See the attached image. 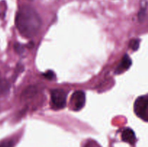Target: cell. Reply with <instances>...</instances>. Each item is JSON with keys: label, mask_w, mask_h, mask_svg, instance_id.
I'll return each mask as SVG.
<instances>
[{"label": "cell", "mask_w": 148, "mask_h": 147, "mask_svg": "<svg viewBox=\"0 0 148 147\" xmlns=\"http://www.w3.org/2000/svg\"><path fill=\"white\" fill-rule=\"evenodd\" d=\"M121 138L124 142H127L128 144L134 145L136 141L135 133L132 130L131 128H127L124 129V131L121 133Z\"/></svg>", "instance_id": "8992f818"}, {"label": "cell", "mask_w": 148, "mask_h": 147, "mask_svg": "<svg viewBox=\"0 0 148 147\" xmlns=\"http://www.w3.org/2000/svg\"><path fill=\"white\" fill-rule=\"evenodd\" d=\"M15 141L14 139H7L0 142V147H14Z\"/></svg>", "instance_id": "8fae6325"}, {"label": "cell", "mask_w": 148, "mask_h": 147, "mask_svg": "<svg viewBox=\"0 0 148 147\" xmlns=\"http://www.w3.org/2000/svg\"><path fill=\"white\" fill-rule=\"evenodd\" d=\"M134 108L137 116L148 121V96H141L137 98L134 102Z\"/></svg>", "instance_id": "3957f363"}, {"label": "cell", "mask_w": 148, "mask_h": 147, "mask_svg": "<svg viewBox=\"0 0 148 147\" xmlns=\"http://www.w3.org/2000/svg\"><path fill=\"white\" fill-rule=\"evenodd\" d=\"M83 147H98L96 143L93 142V141H89V142L86 143Z\"/></svg>", "instance_id": "5bb4252c"}, {"label": "cell", "mask_w": 148, "mask_h": 147, "mask_svg": "<svg viewBox=\"0 0 148 147\" xmlns=\"http://www.w3.org/2000/svg\"><path fill=\"white\" fill-rule=\"evenodd\" d=\"M38 89L34 86H30L26 88L24 91H23V94L21 95V99L23 100H27V99H30L33 97L37 94Z\"/></svg>", "instance_id": "52a82bcc"}, {"label": "cell", "mask_w": 148, "mask_h": 147, "mask_svg": "<svg viewBox=\"0 0 148 147\" xmlns=\"http://www.w3.org/2000/svg\"><path fill=\"white\" fill-rule=\"evenodd\" d=\"M43 76L47 79H49V80H52L55 78L54 73L52 71H48L45 72V73L43 74Z\"/></svg>", "instance_id": "7c38bea8"}, {"label": "cell", "mask_w": 148, "mask_h": 147, "mask_svg": "<svg viewBox=\"0 0 148 147\" xmlns=\"http://www.w3.org/2000/svg\"><path fill=\"white\" fill-rule=\"evenodd\" d=\"M140 40L139 39H132V40H130V43H129V46L133 50H137L140 47Z\"/></svg>", "instance_id": "30bf717a"}, {"label": "cell", "mask_w": 148, "mask_h": 147, "mask_svg": "<svg viewBox=\"0 0 148 147\" xmlns=\"http://www.w3.org/2000/svg\"><path fill=\"white\" fill-rule=\"evenodd\" d=\"M85 104V95L84 92L77 90L72 94L70 99V105L72 109L75 111L79 110Z\"/></svg>", "instance_id": "277c9868"}, {"label": "cell", "mask_w": 148, "mask_h": 147, "mask_svg": "<svg viewBox=\"0 0 148 147\" xmlns=\"http://www.w3.org/2000/svg\"><path fill=\"white\" fill-rule=\"evenodd\" d=\"M52 106L55 109H62L66 105V93L62 89H53L51 91Z\"/></svg>", "instance_id": "7a4b0ae2"}, {"label": "cell", "mask_w": 148, "mask_h": 147, "mask_svg": "<svg viewBox=\"0 0 148 147\" xmlns=\"http://www.w3.org/2000/svg\"><path fill=\"white\" fill-rule=\"evenodd\" d=\"M14 48H15V50L19 53H21L23 52V47L21 44H19V43H16L14 45Z\"/></svg>", "instance_id": "4fadbf2b"}, {"label": "cell", "mask_w": 148, "mask_h": 147, "mask_svg": "<svg viewBox=\"0 0 148 147\" xmlns=\"http://www.w3.org/2000/svg\"><path fill=\"white\" fill-rule=\"evenodd\" d=\"M147 7V0H142L141 1V7L138 13V19L140 21H143L145 20L146 15V10Z\"/></svg>", "instance_id": "ba28073f"}, {"label": "cell", "mask_w": 148, "mask_h": 147, "mask_svg": "<svg viewBox=\"0 0 148 147\" xmlns=\"http://www.w3.org/2000/svg\"><path fill=\"white\" fill-rule=\"evenodd\" d=\"M10 89V84L6 80H0V95H4Z\"/></svg>", "instance_id": "9c48e42d"}, {"label": "cell", "mask_w": 148, "mask_h": 147, "mask_svg": "<svg viewBox=\"0 0 148 147\" xmlns=\"http://www.w3.org/2000/svg\"><path fill=\"white\" fill-rule=\"evenodd\" d=\"M132 65V60L130 58V56L127 54H125L123 58L121 59V61H120L119 64L117 66L116 69L115 71V73L116 74H119L123 73L125 71L128 70L129 68Z\"/></svg>", "instance_id": "5b68a950"}, {"label": "cell", "mask_w": 148, "mask_h": 147, "mask_svg": "<svg viewBox=\"0 0 148 147\" xmlns=\"http://www.w3.org/2000/svg\"><path fill=\"white\" fill-rule=\"evenodd\" d=\"M15 24L22 35L25 37H33L40 30L42 21L40 15L33 7L23 5L16 14Z\"/></svg>", "instance_id": "6da1fadb"}]
</instances>
